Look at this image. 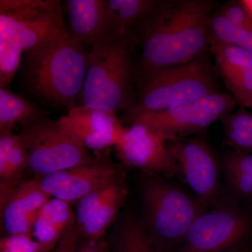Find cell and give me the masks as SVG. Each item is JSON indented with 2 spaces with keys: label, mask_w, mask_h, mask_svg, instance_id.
<instances>
[{
  "label": "cell",
  "mask_w": 252,
  "mask_h": 252,
  "mask_svg": "<svg viewBox=\"0 0 252 252\" xmlns=\"http://www.w3.org/2000/svg\"><path fill=\"white\" fill-rule=\"evenodd\" d=\"M131 39L117 37L91 48L81 104L114 115L133 107Z\"/></svg>",
  "instance_id": "obj_3"
},
{
  "label": "cell",
  "mask_w": 252,
  "mask_h": 252,
  "mask_svg": "<svg viewBox=\"0 0 252 252\" xmlns=\"http://www.w3.org/2000/svg\"><path fill=\"white\" fill-rule=\"evenodd\" d=\"M219 92L212 66L203 55L144 77L140 98L127 114L157 112Z\"/></svg>",
  "instance_id": "obj_5"
},
{
  "label": "cell",
  "mask_w": 252,
  "mask_h": 252,
  "mask_svg": "<svg viewBox=\"0 0 252 252\" xmlns=\"http://www.w3.org/2000/svg\"><path fill=\"white\" fill-rule=\"evenodd\" d=\"M167 149L193 195L208 207L215 203L220 170L210 146L201 139L177 138L168 141Z\"/></svg>",
  "instance_id": "obj_10"
},
{
  "label": "cell",
  "mask_w": 252,
  "mask_h": 252,
  "mask_svg": "<svg viewBox=\"0 0 252 252\" xmlns=\"http://www.w3.org/2000/svg\"><path fill=\"white\" fill-rule=\"evenodd\" d=\"M123 180L124 178L110 185L95 189L77 202L76 211V225L77 229H79L86 223L93 212L110 195L115 189L116 186Z\"/></svg>",
  "instance_id": "obj_26"
},
{
  "label": "cell",
  "mask_w": 252,
  "mask_h": 252,
  "mask_svg": "<svg viewBox=\"0 0 252 252\" xmlns=\"http://www.w3.org/2000/svg\"><path fill=\"white\" fill-rule=\"evenodd\" d=\"M28 168L27 149L12 130H0V206L21 183Z\"/></svg>",
  "instance_id": "obj_18"
},
{
  "label": "cell",
  "mask_w": 252,
  "mask_h": 252,
  "mask_svg": "<svg viewBox=\"0 0 252 252\" xmlns=\"http://www.w3.org/2000/svg\"><path fill=\"white\" fill-rule=\"evenodd\" d=\"M127 195V186L125 180H123L93 212L86 223L78 229L80 238L90 240L103 238L106 232L117 218Z\"/></svg>",
  "instance_id": "obj_19"
},
{
  "label": "cell",
  "mask_w": 252,
  "mask_h": 252,
  "mask_svg": "<svg viewBox=\"0 0 252 252\" xmlns=\"http://www.w3.org/2000/svg\"><path fill=\"white\" fill-rule=\"evenodd\" d=\"M170 139L160 131L132 123L125 127L115 146L119 158L127 166L167 177L179 174L178 167L167 149Z\"/></svg>",
  "instance_id": "obj_11"
},
{
  "label": "cell",
  "mask_w": 252,
  "mask_h": 252,
  "mask_svg": "<svg viewBox=\"0 0 252 252\" xmlns=\"http://www.w3.org/2000/svg\"><path fill=\"white\" fill-rule=\"evenodd\" d=\"M43 116L42 111L27 99L0 88V130H12L18 124L24 126Z\"/></svg>",
  "instance_id": "obj_21"
},
{
  "label": "cell",
  "mask_w": 252,
  "mask_h": 252,
  "mask_svg": "<svg viewBox=\"0 0 252 252\" xmlns=\"http://www.w3.org/2000/svg\"><path fill=\"white\" fill-rule=\"evenodd\" d=\"M245 12L252 18V0H243L240 1Z\"/></svg>",
  "instance_id": "obj_31"
},
{
  "label": "cell",
  "mask_w": 252,
  "mask_h": 252,
  "mask_svg": "<svg viewBox=\"0 0 252 252\" xmlns=\"http://www.w3.org/2000/svg\"><path fill=\"white\" fill-rule=\"evenodd\" d=\"M0 252H50L31 235H6L0 240Z\"/></svg>",
  "instance_id": "obj_27"
},
{
  "label": "cell",
  "mask_w": 252,
  "mask_h": 252,
  "mask_svg": "<svg viewBox=\"0 0 252 252\" xmlns=\"http://www.w3.org/2000/svg\"><path fill=\"white\" fill-rule=\"evenodd\" d=\"M72 252H110V248L108 242L104 238L98 240L79 238Z\"/></svg>",
  "instance_id": "obj_29"
},
{
  "label": "cell",
  "mask_w": 252,
  "mask_h": 252,
  "mask_svg": "<svg viewBox=\"0 0 252 252\" xmlns=\"http://www.w3.org/2000/svg\"><path fill=\"white\" fill-rule=\"evenodd\" d=\"M50 198L36 178L21 182L0 206L1 228L6 235L32 234L41 209Z\"/></svg>",
  "instance_id": "obj_16"
},
{
  "label": "cell",
  "mask_w": 252,
  "mask_h": 252,
  "mask_svg": "<svg viewBox=\"0 0 252 252\" xmlns=\"http://www.w3.org/2000/svg\"><path fill=\"white\" fill-rule=\"evenodd\" d=\"M236 103L231 94L216 92L160 112L127 117L131 124H145L173 140L205 130L233 112Z\"/></svg>",
  "instance_id": "obj_8"
},
{
  "label": "cell",
  "mask_w": 252,
  "mask_h": 252,
  "mask_svg": "<svg viewBox=\"0 0 252 252\" xmlns=\"http://www.w3.org/2000/svg\"><path fill=\"white\" fill-rule=\"evenodd\" d=\"M213 9L214 3L205 0L158 1L136 28L142 45V75L185 64L205 54Z\"/></svg>",
  "instance_id": "obj_1"
},
{
  "label": "cell",
  "mask_w": 252,
  "mask_h": 252,
  "mask_svg": "<svg viewBox=\"0 0 252 252\" xmlns=\"http://www.w3.org/2000/svg\"><path fill=\"white\" fill-rule=\"evenodd\" d=\"M124 178L122 169L98 160L36 177L39 187L51 198L77 203L88 193Z\"/></svg>",
  "instance_id": "obj_12"
},
{
  "label": "cell",
  "mask_w": 252,
  "mask_h": 252,
  "mask_svg": "<svg viewBox=\"0 0 252 252\" xmlns=\"http://www.w3.org/2000/svg\"><path fill=\"white\" fill-rule=\"evenodd\" d=\"M27 149L28 168L42 177L94 161L87 149L46 116L23 126L18 134Z\"/></svg>",
  "instance_id": "obj_6"
},
{
  "label": "cell",
  "mask_w": 252,
  "mask_h": 252,
  "mask_svg": "<svg viewBox=\"0 0 252 252\" xmlns=\"http://www.w3.org/2000/svg\"><path fill=\"white\" fill-rule=\"evenodd\" d=\"M57 122L65 133L87 150L115 147L125 129L114 114L82 104L70 108Z\"/></svg>",
  "instance_id": "obj_13"
},
{
  "label": "cell",
  "mask_w": 252,
  "mask_h": 252,
  "mask_svg": "<svg viewBox=\"0 0 252 252\" xmlns=\"http://www.w3.org/2000/svg\"><path fill=\"white\" fill-rule=\"evenodd\" d=\"M210 37L252 53V30L237 26L220 12L212 15L209 22Z\"/></svg>",
  "instance_id": "obj_25"
},
{
  "label": "cell",
  "mask_w": 252,
  "mask_h": 252,
  "mask_svg": "<svg viewBox=\"0 0 252 252\" xmlns=\"http://www.w3.org/2000/svg\"><path fill=\"white\" fill-rule=\"evenodd\" d=\"M227 184L240 198H252V154L233 150L222 158Z\"/></svg>",
  "instance_id": "obj_20"
},
{
  "label": "cell",
  "mask_w": 252,
  "mask_h": 252,
  "mask_svg": "<svg viewBox=\"0 0 252 252\" xmlns=\"http://www.w3.org/2000/svg\"><path fill=\"white\" fill-rule=\"evenodd\" d=\"M66 4L74 40L91 48L119 37L115 16L107 1L68 0Z\"/></svg>",
  "instance_id": "obj_14"
},
{
  "label": "cell",
  "mask_w": 252,
  "mask_h": 252,
  "mask_svg": "<svg viewBox=\"0 0 252 252\" xmlns=\"http://www.w3.org/2000/svg\"><path fill=\"white\" fill-rule=\"evenodd\" d=\"M90 51L66 28L26 51L25 76L32 92L46 102L74 107L82 91Z\"/></svg>",
  "instance_id": "obj_2"
},
{
  "label": "cell",
  "mask_w": 252,
  "mask_h": 252,
  "mask_svg": "<svg viewBox=\"0 0 252 252\" xmlns=\"http://www.w3.org/2000/svg\"><path fill=\"white\" fill-rule=\"evenodd\" d=\"M252 232V220L246 212L220 204L194 220L178 252H221L243 241Z\"/></svg>",
  "instance_id": "obj_9"
},
{
  "label": "cell",
  "mask_w": 252,
  "mask_h": 252,
  "mask_svg": "<svg viewBox=\"0 0 252 252\" xmlns=\"http://www.w3.org/2000/svg\"><path fill=\"white\" fill-rule=\"evenodd\" d=\"M79 238V230L75 225L64 235L53 252H72Z\"/></svg>",
  "instance_id": "obj_30"
},
{
  "label": "cell",
  "mask_w": 252,
  "mask_h": 252,
  "mask_svg": "<svg viewBox=\"0 0 252 252\" xmlns=\"http://www.w3.org/2000/svg\"><path fill=\"white\" fill-rule=\"evenodd\" d=\"M158 1L154 0H109V7L117 21L119 37H130L134 28L156 7Z\"/></svg>",
  "instance_id": "obj_23"
},
{
  "label": "cell",
  "mask_w": 252,
  "mask_h": 252,
  "mask_svg": "<svg viewBox=\"0 0 252 252\" xmlns=\"http://www.w3.org/2000/svg\"><path fill=\"white\" fill-rule=\"evenodd\" d=\"M110 252H157L149 240L143 223L135 217L127 216L113 233Z\"/></svg>",
  "instance_id": "obj_22"
},
{
  "label": "cell",
  "mask_w": 252,
  "mask_h": 252,
  "mask_svg": "<svg viewBox=\"0 0 252 252\" xmlns=\"http://www.w3.org/2000/svg\"><path fill=\"white\" fill-rule=\"evenodd\" d=\"M64 28L59 1H0V40L17 46L23 52Z\"/></svg>",
  "instance_id": "obj_7"
},
{
  "label": "cell",
  "mask_w": 252,
  "mask_h": 252,
  "mask_svg": "<svg viewBox=\"0 0 252 252\" xmlns=\"http://www.w3.org/2000/svg\"><path fill=\"white\" fill-rule=\"evenodd\" d=\"M222 121L225 145L233 150L252 153V113L240 106Z\"/></svg>",
  "instance_id": "obj_24"
},
{
  "label": "cell",
  "mask_w": 252,
  "mask_h": 252,
  "mask_svg": "<svg viewBox=\"0 0 252 252\" xmlns=\"http://www.w3.org/2000/svg\"><path fill=\"white\" fill-rule=\"evenodd\" d=\"M209 48L237 103L248 108L252 99V53L210 37Z\"/></svg>",
  "instance_id": "obj_15"
},
{
  "label": "cell",
  "mask_w": 252,
  "mask_h": 252,
  "mask_svg": "<svg viewBox=\"0 0 252 252\" xmlns=\"http://www.w3.org/2000/svg\"><path fill=\"white\" fill-rule=\"evenodd\" d=\"M76 225V214L71 204L51 198L41 209L32 235L49 252L54 250L66 233Z\"/></svg>",
  "instance_id": "obj_17"
},
{
  "label": "cell",
  "mask_w": 252,
  "mask_h": 252,
  "mask_svg": "<svg viewBox=\"0 0 252 252\" xmlns=\"http://www.w3.org/2000/svg\"><path fill=\"white\" fill-rule=\"evenodd\" d=\"M248 108H250V109H252V99L251 102H250V104H249Z\"/></svg>",
  "instance_id": "obj_32"
},
{
  "label": "cell",
  "mask_w": 252,
  "mask_h": 252,
  "mask_svg": "<svg viewBox=\"0 0 252 252\" xmlns=\"http://www.w3.org/2000/svg\"><path fill=\"white\" fill-rule=\"evenodd\" d=\"M141 194L144 228L157 252L182 244L189 227L208 207L193 194L148 172L141 184Z\"/></svg>",
  "instance_id": "obj_4"
},
{
  "label": "cell",
  "mask_w": 252,
  "mask_h": 252,
  "mask_svg": "<svg viewBox=\"0 0 252 252\" xmlns=\"http://www.w3.org/2000/svg\"><path fill=\"white\" fill-rule=\"evenodd\" d=\"M219 12L237 26L252 30V18L247 14L240 2L226 5Z\"/></svg>",
  "instance_id": "obj_28"
}]
</instances>
